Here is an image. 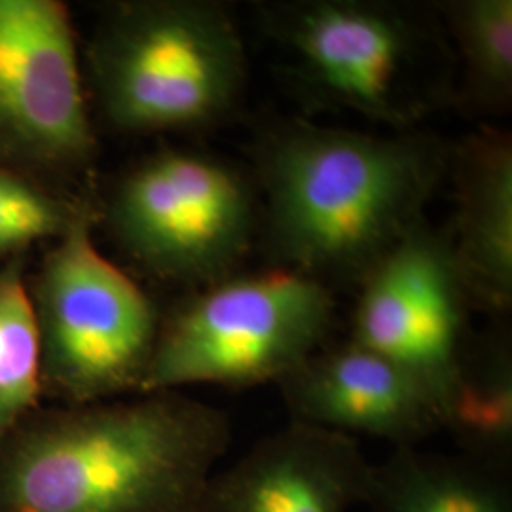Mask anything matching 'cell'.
Masks as SVG:
<instances>
[{"mask_svg":"<svg viewBox=\"0 0 512 512\" xmlns=\"http://www.w3.org/2000/svg\"><path fill=\"white\" fill-rule=\"evenodd\" d=\"M230 442L183 391L40 406L0 442V512H203Z\"/></svg>","mask_w":512,"mask_h":512,"instance_id":"cell-1","label":"cell"},{"mask_svg":"<svg viewBox=\"0 0 512 512\" xmlns=\"http://www.w3.org/2000/svg\"><path fill=\"white\" fill-rule=\"evenodd\" d=\"M253 156L279 268L359 283L425 220L450 147L427 133L374 135L293 118L264 129Z\"/></svg>","mask_w":512,"mask_h":512,"instance_id":"cell-2","label":"cell"},{"mask_svg":"<svg viewBox=\"0 0 512 512\" xmlns=\"http://www.w3.org/2000/svg\"><path fill=\"white\" fill-rule=\"evenodd\" d=\"M258 14L319 103L399 131L456 103L458 61L435 4L287 0Z\"/></svg>","mask_w":512,"mask_h":512,"instance_id":"cell-3","label":"cell"},{"mask_svg":"<svg viewBox=\"0 0 512 512\" xmlns=\"http://www.w3.org/2000/svg\"><path fill=\"white\" fill-rule=\"evenodd\" d=\"M86 55L103 118L126 135L215 128L247 88L238 25L213 0L110 2Z\"/></svg>","mask_w":512,"mask_h":512,"instance_id":"cell-4","label":"cell"},{"mask_svg":"<svg viewBox=\"0 0 512 512\" xmlns=\"http://www.w3.org/2000/svg\"><path fill=\"white\" fill-rule=\"evenodd\" d=\"M95 209L52 243L33 283L42 395L55 404L143 395L162 317L93 243Z\"/></svg>","mask_w":512,"mask_h":512,"instance_id":"cell-5","label":"cell"},{"mask_svg":"<svg viewBox=\"0 0 512 512\" xmlns=\"http://www.w3.org/2000/svg\"><path fill=\"white\" fill-rule=\"evenodd\" d=\"M332 315L329 287L310 275H230L162 319L143 393L279 384L323 348Z\"/></svg>","mask_w":512,"mask_h":512,"instance_id":"cell-6","label":"cell"},{"mask_svg":"<svg viewBox=\"0 0 512 512\" xmlns=\"http://www.w3.org/2000/svg\"><path fill=\"white\" fill-rule=\"evenodd\" d=\"M101 219L145 272L202 289L234 275L247 255L255 188L234 165L164 148L118 181Z\"/></svg>","mask_w":512,"mask_h":512,"instance_id":"cell-7","label":"cell"},{"mask_svg":"<svg viewBox=\"0 0 512 512\" xmlns=\"http://www.w3.org/2000/svg\"><path fill=\"white\" fill-rule=\"evenodd\" d=\"M95 158L69 8L0 0V167L54 186L86 175Z\"/></svg>","mask_w":512,"mask_h":512,"instance_id":"cell-8","label":"cell"},{"mask_svg":"<svg viewBox=\"0 0 512 512\" xmlns=\"http://www.w3.org/2000/svg\"><path fill=\"white\" fill-rule=\"evenodd\" d=\"M351 342L420 387L446 427L469 351V310L448 234L421 220L359 281Z\"/></svg>","mask_w":512,"mask_h":512,"instance_id":"cell-9","label":"cell"},{"mask_svg":"<svg viewBox=\"0 0 512 512\" xmlns=\"http://www.w3.org/2000/svg\"><path fill=\"white\" fill-rule=\"evenodd\" d=\"M370 475L357 439L291 421L211 476L203 512H348Z\"/></svg>","mask_w":512,"mask_h":512,"instance_id":"cell-10","label":"cell"},{"mask_svg":"<svg viewBox=\"0 0 512 512\" xmlns=\"http://www.w3.org/2000/svg\"><path fill=\"white\" fill-rule=\"evenodd\" d=\"M293 421L416 446L442 429L439 410L403 370L349 340L319 349L279 382Z\"/></svg>","mask_w":512,"mask_h":512,"instance_id":"cell-11","label":"cell"},{"mask_svg":"<svg viewBox=\"0 0 512 512\" xmlns=\"http://www.w3.org/2000/svg\"><path fill=\"white\" fill-rule=\"evenodd\" d=\"M456 219L448 232L471 306L507 313L512 304V139L482 128L450 148Z\"/></svg>","mask_w":512,"mask_h":512,"instance_id":"cell-12","label":"cell"},{"mask_svg":"<svg viewBox=\"0 0 512 512\" xmlns=\"http://www.w3.org/2000/svg\"><path fill=\"white\" fill-rule=\"evenodd\" d=\"M363 505L370 512H512V497L490 465L408 446L372 465Z\"/></svg>","mask_w":512,"mask_h":512,"instance_id":"cell-13","label":"cell"},{"mask_svg":"<svg viewBox=\"0 0 512 512\" xmlns=\"http://www.w3.org/2000/svg\"><path fill=\"white\" fill-rule=\"evenodd\" d=\"M435 10L461 65L456 103L471 116H497L512 103V0H446Z\"/></svg>","mask_w":512,"mask_h":512,"instance_id":"cell-14","label":"cell"},{"mask_svg":"<svg viewBox=\"0 0 512 512\" xmlns=\"http://www.w3.org/2000/svg\"><path fill=\"white\" fill-rule=\"evenodd\" d=\"M25 255L0 264V442L40 408L42 365Z\"/></svg>","mask_w":512,"mask_h":512,"instance_id":"cell-15","label":"cell"},{"mask_svg":"<svg viewBox=\"0 0 512 512\" xmlns=\"http://www.w3.org/2000/svg\"><path fill=\"white\" fill-rule=\"evenodd\" d=\"M444 429L482 454L501 458L511 448L512 359L503 336L469 346Z\"/></svg>","mask_w":512,"mask_h":512,"instance_id":"cell-16","label":"cell"},{"mask_svg":"<svg viewBox=\"0 0 512 512\" xmlns=\"http://www.w3.org/2000/svg\"><path fill=\"white\" fill-rule=\"evenodd\" d=\"M95 209L88 196L0 167V264L27 255L37 243L63 238Z\"/></svg>","mask_w":512,"mask_h":512,"instance_id":"cell-17","label":"cell"}]
</instances>
